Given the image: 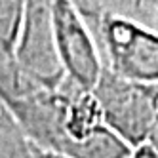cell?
Listing matches in <instances>:
<instances>
[{
  "mask_svg": "<svg viewBox=\"0 0 158 158\" xmlns=\"http://www.w3.org/2000/svg\"><path fill=\"white\" fill-rule=\"evenodd\" d=\"M0 156H42L0 95Z\"/></svg>",
  "mask_w": 158,
  "mask_h": 158,
  "instance_id": "cell-6",
  "label": "cell"
},
{
  "mask_svg": "<svg viewBox=\"0 0 158 158\" xmlns=\"http://www.w3.org/2000/svg\"><path fill=\"white\" fill-rule=\"evenodd\" d=\"M156 6H158V0H156Z\"/></svg>",
  "mask_w": 158,
  "mask_h": 158,
  "instance_id": "cell-9",
  "label": "cell"
},
{
  "mask_svg": "<svg viewBox=\"0 0 158 158\" xmlns=\"http://www.w3.org/2000/svg\"><path fill=\"white\" fill-rule=\"evenodd\" d=\"M55 44L67 76L94 89L103 73V57L92 29L73 0H52Z\"/></svg>",
  "mask_w": 158,
  "mask_h": 158,
  "instance_id": "cell-4",
  "label": "cell"
},
{
  "mask_svg": "<svg viewBox=\"0 0 158 158\" xmlns=\"http://www.w3.org/2000/svg\"><path fill=\"white\" fill-rule=\"evenodd\" d=\"M105 124L131 149L149 139L158 112V82H137L103 67L94 88Z\"/></svg>",
  "mask_w": 158,
  "mask_h": 158,
  "instance_id": "cell-2",
  "label": "cell"
},
{
  "mask_svg": "<svg viewBox=\"0 0 158 158\" xmlns=\"http://www.w3.org/2000/svg\"><path fill=\"white\" fill-rule=\"evenodd\" d=\"M147 141L154 147L156 156H158V112H156V124H154V128H152V131H151V135H149V139H147Z\"/></svg>",
  "mask_w": 158,
  "mask_h": 158,
  "instance_id": "cell-8",
  "label": "cell"
},
{
  "mask_svg": "<svg viewBox=\"0 0 158 158\" xmlns=\"http://www.w3.org/2000/svg\"><path fill=\"white\" fill-rule=\"evenodd\" d=\"M14 57L42 86L55 89L65 82L67 73L55 44L52 0H27Z\"/></svg>",
  "mask_w": 158,
  "mask_h": 158,
  "instance_id": "cell-3",
  "label": "cell"
},
{
  "mask_svg": "<svg viewBox=\"0 0 158 158\" xmlns=\"http://www.w3.org/2000/svg\"><path fill=\"white\" fill-rule=\"evenodd\" d=\"M80 14L95 12H112L120 15H128L158 31V6L156 0H73Z\"/></svg>",
  "mask_w": 158,
  "mask_h": 158,
  "instance_id": "cell-5",
  "label": "cell"
},
{
  "mask_svg": "<svg viewBox=\"0 0 158 158\" xmlns=\"http://www.w3.org/2000/svg\"><path fill=\"white\" fill-rule=\"evenodd\" d=\"M27 0H0V50L14 55Z\"/></svg>",
  "mask_w": 158,
  "mask_h": 158,
  "instance_id": "cell-7",
  "label": "cell"
},
{
  "mask_svg": "<svg viewBox=\"0 0 158 158\" xmlns=\"http://www.w3.org/2000/svg\"><path fill=\"white\" fill-rule=\"evenodd\" d=\"M107 69L137 82H158V31L141 21L95 12L84 15Z\"/></svg>",
  "mask_w": 158,
  "mask_h": 158,
  "instance_id": "cell-1",
  "label": "cell"
}]
</instances>
